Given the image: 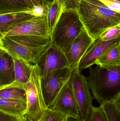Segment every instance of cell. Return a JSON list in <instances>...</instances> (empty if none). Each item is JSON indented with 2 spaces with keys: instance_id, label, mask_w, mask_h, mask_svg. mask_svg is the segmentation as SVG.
<instances>
[{
  "instance_id": "cell-11",
  "label": "cell",
  "mask_w": 120,
  "mask_h": 121,
  "mask_svg": "<svg viewBox=\"0 0 120 121\" xmlns=\"http://www.w3.org/2000/svg\"><path fill=\"white\" fill-rule=\"evenodd\" d=\"M120 36L108 41H103L99 37L94 40L81 59L78 69L80 72L95 65L100 57L120 44Z\"/></svg>"
},
{
  "instance_id": "cell-3",
  "label": "cell",
  "mask_w": 120,
  "mask_h": 121,
  "mask_svg": "<svg viewBox=\"0 0 120 121\" xmlns=\"http://www.w3.org/2000/svg\"><path fill=\"white\" fill-rule=\"evenodd\" d=\"M85 29L77 10H65L52 31L50 35L51 43L63 51Z\"/></svg>"
},
{
  "instance_id": "cell-13",
  "label": "cell",
  "mask_w": 120,
  "mask_h": 121,
  "mask_svg": "<svg viewBox=\"0 0 120 121\" xmlns=\"http://www.w3.org/2000/svg\"><path fill=\"white\" fill-rule=\"evenodd\" d=\"M15 79V70L12 57L0 49V88L10 85Z\"/></svg>"
},
{
  "instance_id": "cell-10",
  "label": "cell",
  "mask_w": 120,
  "mask_h": 121,
  "mask_svg": "<svg viewBox=\"0 0 120 121\" xmlns=\"http://www.w3.org/2000/svg\"><path fill=\"white\" fill-rule=\"evenodd\" d=\"M36 65L39 67L41 77L54 70L69 67L63 52L52 43L42 54Z\"/></svg>"
},
{
  "instance_id": "cell-15",
  "label": "cell",
  "mask_w": 120,
  "mask_h": 121,
  "mask_svg": "<svg viewBox=\"0 0 120 121\" xmlns=\"http://www.w3.org/2000/svg\"><path fill=\"white\" fill-rule=\"evenodd\" d=\"M13 59L15 70V81L10 85L3 87L0 88V89L8 87L24 88V85L28 82L30 78L33 65L23 60L14 58Z\"/></svg>"
},
{
  "instance_id": "cell-9",
  "label": "cell",
  "mask_w": 120,
  "mask_h": 121,
  "mask_svg": "<svg viewBox=\"0 0 120 121\" xmlns=\"http://www.w3.org/2000/svg\"><path fill=\"white\" fill-rule=\"evenodd\" d=\"M48 108L67 117L80 118L79 107L70 80L63 87Z\"/></svg>"
},
{
  "instance_id": "cell-7",
  "label": "cell",
  "mask_w": 120,
  "mask_h": 121,
  "mask_svg": "<svg viewBox=\"0 0 120 121\" xmlns=\"http://www.w3.org/2000/svg\"><path fill=\"white\" fill-rule=\"evenodd\" d=\"M70 80L79 107L80 118L83 121H87L94 107L88 82L78 69L73 71Z\"/></svg>"
},
{
  "instance_id": "cell-33",
  "label": "cell",
  "mask_w": 120,
  "mask_h": 121,
  "mask_svg": "<svg viewBox=\"0 0 120 121\" xmlns=\"http://www.w3.org/2000/svg\"><path fill=\"white\" fill-rule=\"evenodd\" d=\"M30 121V120H29V119H27L26 118H25V119H24V120H22V121Z\"/></svg>"
},
{
  "instance_id": "cell-32",
  "label": "cell",
  "mask_w": 120,
  "mask_h": 121,
  "mask_svg": "<svg viewBox=\"0 0 120 121\" xmlns=\"http://www.w3.org/2000/svg\"><path fill=\"white\" fill-rule=\"evenodd\" d=\"M17 121L16 119H15L13 118H12V117H10V119H8V121Z\"/></svg>"
},
{
  "instance_id": "cell-35",
  "label": "cell",
  "mask_w": 120,
  "mask_h": 121,
  "mask_svg": "<svg viewBox=\"0 0 120 121\" xmlns=\"http://www.w3.org/2000/svg\"></svg>"
},
{
  "instance_id": "cell-6",
  "label": "cell",
  "mask_w": 120,
  "mask_h": 121,
  "mask_svg": "<svg viewBox=\"0 0 120 121\" xmlns=\"http://www.w3.org/2000/svg\"><path fill=\"white\" fill-rule=\"evenodd\" d=\"M73 70L69 67L52 71L41 77L42 90L48 108L65 85L70 80Z\"/></svg>"
},
{
  "instance_id": "cell-30",
  "label": "cell",
  "mask_w": 120,
  "mask_h": 121,
  "mask_svg": "<svg viewBox=\"0 0 120 121\" xmlns=\"http://www.w3.org/2000/svg\"><path fill=\"white\" fill-rule=\"evenodd\" d=\"M27 4V7L29 10L32 9L34 8V5L31 0H24Z\"/></svg>"
},
{
  "instance_id": "cell-23",
  "label": "cell",
  "mask_w": 120,
  "mask_h": 121,
  "mask_svg": "<svg viewBox=\"0 0 120 121\" xmlns=\"http://www.w3.org/2000/svg\"><path fill=\"white\" fill-rule=\"evenodd\" d=\"M87 121H109L101 105L99 107H93Z\"/></svg>"
},
{
  "instance_id": "cell-22",
  "label": "cell",
  "mask_w": 120,
  "mask_h": 121,
  "mask_svg": "<svg viewBox=\"0 0 120 121\" xmlns=\"http://www.w3.org/2000/svg\"><path fill=\"white\" fill-rule=\"evenodd\" d=\"M67 118L60 113L47 108L39 121H66Z\"/></svg>"
},
{
  "instance_id": "cell-27",
  "label": "cell",
  "mask_w": 120,
  "mask_h": 121,
  "mask_svg": "<svg viewBox=\"0 0 120 121\" xmlns=\"http://www.w3.org/2000/svg\"><path fill=\"white\" fill-rule=\"evenodd\" d=\"M109 8L120 13V1L117 0H99Z\"/></svg>"
},
{
  "instance_id": "cell-12",
  "label": "cell",
  "mask_w": 120,
  "mask_h": 121,
  "mask_svg": "<svg viewBox=\"0 0 120 121\" xmlns=\"http://www.w3.org/2000/svg\"><path fill=\"white\" fill-rule=\"evenodd\" d=\"M93 41L85 29L63 51L67 58L69 67L73 70L78 69L80 61Z\"/></svg>"
},
{
  "instance_id": "cell-8",
  "label": "cell",
  "mask_w": 120,
  "mask_h": 121,
  "mask_svg": "<svg viewBox=\"0 0 120 121\" xmlns=\"http://www.w3.org/2000/svg\"><path fill=\"white\" fill-rule=\"evenodd\" d=\"M16 35H35L50 38L44 17H32L12 27L1 36Z\"/></svg>"
},
{
  "instance_id": "cell-29",
  "label": "cell",
  "mask_w": 120,
  "mask_h": 121,
  "mask_svg": "<svg viewBox=\"0 0 120 121\" xmlns=\"http://www.w3.org/2000/svg\"><path fill=\"white\" fill-rule=\"evenodd\" d=\"M111 101L115 104L120 112V92Z\"/></svg>"
},
{
  "instance_id": "cell-4",
  "label": "cell",
  "mask_w": 120,
  "mask_h": 121,
  "mask_svg": "<svg viewBox=\"0 0 120 121\" xmlns=\"http://www.w3.org/2000/svg\"><path fill=\"white\" fill-rule=\"evenodd\" d=\"M27 96V110L25 118L30 121H39L47 108L41 85V76L37 65H33L28 82L24 85Z\"/></svg>"
},
{
  "instance_id": "cell-25",
  "label": "cell",
  "mask_w": 120,
  "mask_h": 121,
  "mask_svg": "<svg viewBox=\"0 0 120 121\" xmlns=\"http://www.w3.org/2000/svg\"><path fill=\"white\" fill-rule=\"evenodd\" d=\"M47 12V5H38L34 6L31 10L23 11V13L35 17H44Z\"/></svg>"
},
{
  "instance_id": "cell-21",
  "label": "cell",
  "mask_w": 120,
  "mask_h": 121,
  "mask_svg": "<svg viewBox=\"0 0 120 121\" xmlns=\"http://www.w3.org/2000/svg\"><path fill=\"white\" fill-rule=\"evenodd\" d=\"M109 121H120V112L111 101L101 104Z\"/></svg>"
},
{
  "instance_id": "cell-2",
  "label": "cell",
  "mask_w": 120,
  "mask_h": 121,
  "mask_svg": "<svg viewBox=\"0 0 120 121\" xmlns=\"http://www.w3.org/2000/svg\"><path fill=\"white\" fill-rule=\"evenodd\" d=\"M86 79L95 99L100 104L111 101L120 92V65L89 68Z\"/></svg>"
},
{
  "instance_id": "cell-18",
  "label": "cell",
  "mask_w": 120,
  "mask_h": 121,
  "mask_svg": "<svg viewBox=\"0 0 120 121\" xmlns=\"http://www.w3.org/2000/svg\"><path fill=\"white\" fill-rule=\"evenodd\" d=\"M47 12L46 15V24L50 35L62 13L61 6L57 0H54L47 5Z\"/></svg>"
},
{
  "instance_id": "cell-26",
  "label": "cell",
  "mask_w": 120,
  "mask_h": 121,
  "mask_svg": "<svg viewBox=\"0 0 120 121\" xmlns=\"http://www.w3.org/2000/svg\"><path fill=\"white\" fill-rule=\"evenodd\" d=\"M61 8L62 12L66 10L73 9L78 10L81 0H57Z\"/></svg>"
},
{
  "instance_id": "cell-16",
  "label": "cell",
  "mask_w": 120,
  "mask_h": 121,
  "mask_svg": "<svg viewBox=\"0 0 120 121\" xmlns=\"http://www.w3.org/2000/svg\"><path fill=\"white\" fill-rule=\"evenodd\" d=\"M32 16L23 12L0 14V36L13 26Z\"/></svg>"
},
{
  "instance_id": "cell-24",
  "label": "cell",
  "mask_w": 120,
  "mask_h": 121,
  "mask_svg": "<svg viewBox=\"0 0 120 121\" xmlns=\"http://www.w3.org/2000/svg\"><path fill=\"white\" fill-rule=\"evenodd\" d=\"M120 36V25L116 26L105 31L99 37L103 41H108Z\"/></svg>"
},
{
  "instance_id": "cell-31",
  "label": "cell",
  "mask_w": 120,
  "mask_h": 121,
  "mask_svg": "<svg viewBox=\"0 0 120 121\" xmlns=\"http://www.w3.org/2000/svg\"><path fill=\"white\" fill-rule=\"evenodd\" d=\"M66 121H83L80 118H76V117H67V119Z\"/></svg>"
},
{
  "instance_id": "cell-19",
  "label": "cell",
  "mask_w": 120,
  "mask_h": 121,
  "mask_svg": "<svg viewBox=\"0 0 120 121\" xmlns=\"http://www.w3.org/2000/svg\"><path fill=\"white\" fill-rule=\"evenodd\" d=\"M24 0H0V14L28 10Z\"/></svg>"
},
{
  "instance_id": "cell-14",
  "label": "cell",
  "mask_w": 120,
  "mask_h": 121,
  "mask_svg": "<svg viewBox=\"0 0 120 121\" xmlns=\"http://www.w3.org/2000/svg\"><path fill=\"white\" fill-rule=\"evenodd\" d=\"M27 110V102L0 98V113L17 121H21L25 119Z\"/></svg>"
},
{
  "instance_id": "cell-34",
  "label": "cell",
  "mask_w": 120,
  "mask_h": 121,
  "mask_svg": "<svg viewBox=\"0 0 120 121\" xmlns=\"http://www.w3.org/2000/svg\"><path fill=\"white\" fill-rule=\"evenodd\" d=\"M117 0L120 1V0Z\"/></svg>"
},
{
  "instance_id": "cell-17",
  "label": "cell",
  "mask_w": 120,
  "mask_h": 121,
  "mask_svg": "<svg viewBox=\"0 0 120 121\" xmlns=\"http://www.w3.org/2000/svg\"><path fill=\"white\" fill-rule=\"evenodd\" d=\"M95 65L104 68L120 65V45L112 48L100 57L96 61Z\"/></svg>"
},
{
  "instance_id": "cell-28",
  "label": "cell",
  "mask_w": 120,
  "mask_h": 121,
  "mask_svg": "<svg viewBox=\"0 0 120 121\" xmlns=\"http://www.w3.org/2000/svg\"><path fill=\"white\" fill-rule=\"evenodd\" d=\"M34 6L38 5H47L53 2L54 0H31Z\"/></svg>"
},
{
  "instance_id": "cell-1",
  "label": "cell",
  "mask_w": 120,
  "mask_h": 121,
  "mask_svg": "<svg viewBox=\"0 0 120 121\" xmlns=\"http://www.w3.org/2000/svg\"><path fill=\"white\" fill-rule=\"evenodd\" d=\"M77 11L85 30L93 40L120 24V13L99 0H81Z\"/></svg>"
},
{
  "instance_id": "cell-5",
  "label": "cell",
  "mask_w": 120,
  "mask_h": 121,
  "mask_svg": "<svg viewBox=\"0 0 120 121\" xmlns=\"http://www.w3.org/2000/svg\"><path fill=\"white\" fill-rule=\"evenodd\" d=\"M0 49L8 52L13 58L36 65L45 50L33 45L15 36L0 37Z\"/></svg>"
},
{
  "instance_id": "cell-20",
  "label": "cell",
  "mask_w": 120,
  "mask_h": 121,
  "mask_svg": "<svg viewBox=\"0 0 120 121\" xmlns=\"http://www.w3.org/2000/svg\"><path fill=\"white\" fill-rule=\"evenodd\" d=\"M0 98L27 103V93L24 87H8L0 89Z\"/></svg>"
}]
</instances>
